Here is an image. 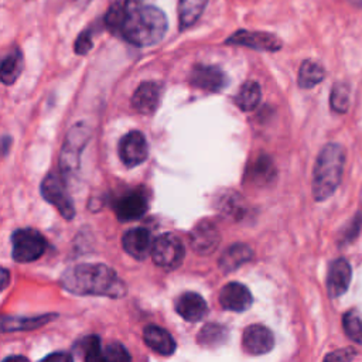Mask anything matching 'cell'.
<instances>
[{"label":"cell","instance_id":"8992f818","mask_svg":"<svg viewBox=\"0 0 362 362\" xmlns=\"http://www.w3.org/2000/svg\"><path fill=\"white\" fill-rule=\"evenodd\" d=\"M40 189H41L42 198L47 202L52 204L65 219L74 218V215H75L74 201L69 197L65 182L59 174H57V173L47 174L41 182Z\"/></svg>","mask_w":362,"mask_h":362},{"label":"cell","instance_id":"836d02e7","mask_svg":"<svg viewBox=\"0 0 362 362\" xmlns=\"http://www.w3.org/2000/svg\"><path fill=\"white\" fill-rule=\"evenodd\" d=\"M93 47V42H92V31L89 28H86L85 31H82L76 41H75V45H74V49L78 55H85L90 51V48Z\"/></svg>","mask_w":362,"mask_h":362},{"label":"cell","instance_id":"8d00e7d4","mask_svg":"<svg viewBox=\"0 0 362 362\" xmlns=\"http://www.w3.org/2000/svg\"><path fill=\"white\" fill-rule=\"evenodd\" d=\"M148 0H126L124 3L127 6H139V4H147Z\"/></svg>","mask_w":362,"mask_h":362},{"label":"cell","instance_id":"6da1fadb","mask_svg":"<svg viewBox=\"0 0 362 362\" xmlns=\"http://www.w3.org/2000/svg\"><path fill=\"white\" fill-rule=\"evenodd\" d=\"M61 284L78 296H126V284L116 272L100 263H79L66 269L61 276Z\"/></svg>","mask_w":362,"mask_h":362},{"label":"cell","instance_id":"ac0fdd59","mask_svg":"<svg viewBox=\"0 0 362 362\" xmlns=\"http://www.w3.org/2000/svg\"><path fill=\"white\" fill-rule=\"evenodd\" d=\"M175 311L189 322H197L201 321L206 313H208V305L204 297H201L198 293H184L181 294L177 301H175Z\"/></svg>","mask_w":362,"mask_h":362},{"label":"cell","instance_id":"ba28073f","mask_svg":"<svg viewBox=\"0 0 362 362\" xmlns=\"http://www.w3.org/2000/svg\"><path fill=\"white\" fill-rule=\"evenodd\" d=\"M229 45H240L247 47L257 51H269L274 52L283 47V42L279 37L272 33L264 31H249V30H238L230 37L225 40Z\"/></svg>","mask_w":362,"mask_h":362},{"label":"cell","instance_id":"83f0119b","mask_svg":"<svg viewBox=\"0 0 362 362\" xmlns=\"http://www.w3.org/2000/svg\"><path fill=\"white\" fill-rule=\"evenodd\" d=\"M325 76L324 68L315 61H304L298 71V85L303 89H310L320 83Z\"/></svg>","mask_w":362,"mask_h":362},{"label":"cell","instance_id":"4316f807","mask_svg":"<svg viewBox=\"0 0 362 362\" xmlns=\"http://www.w3.org/2000/svg\"><path fill=\"white\" fill-rule=\"evenodd\" d=\"M226 338H228V329L223 325L215 324V322L204 325V328L199 331L197 337L198 344L205 348H216L222 345L226 341Z\"/></svg>","mask_w":362,"mask_h":362},{"label":"cell","instance_id":"f35d334b","mask_svg":"<svg viewBox=\"0 0 362 362\" xmlns=\"http://www.w3.org/2000/svg\"><path fill=\"white\" fill-rule=\"evenodd\" d=\"M4 361H6V362H7V361H27V358H24V356H8V358H6Z\"/></svg>","mask_w":362,"mask_h":362},{"label":"cell","instance_id":"44dd1931","mask_svg":"<svg viewBox=\"0 0 362 362\" xmlns=\"http://www.w3.org/2000/svg\"><path fill=\"white\" fill-rule=\"evenodd\" d=\"M276 175V168L274 164L272 161V158L269 156H259L256 158V161L250 165V168H247V177L249 181H252L256 185H266L270 181H273Z\"/></svg>","mask_w":362,"mask_h":362},{"label":"cell","instance_id":"484cf974","mask_svg":"<svg viewBox=\"0 0 362 362\" xmlns=\"http://www.w3.org/2000/svg\"><path fill=\"white\" fill-rule=\"evenodd\" d=\"M75 355L86 362H102L103 361V351L100 346V339L98 335H89L81 339L75 345Z\"/></svg>","mask_w":362,"mask_h":362},{"label":"cell","instance_id":"ffe728a7","mask_svg":"<svg viewBox=\"0 0 362 362\" xmlns=\"http://www.w3.org/2000/svg\"><path fill=\"white\" fill-rule=\"evenodd\" d=\"M253 256L252 249L245 243H235L229 246L219 259V267L225 272H233L240 267L243 263L249 262Z\"/></svg>","mask_w":362,"mask_h":362},{"label":"cell","instance_id":"603a6c76","mask_svg":"<svg viewBox=\"0 0 362 362\" xmlns=\"http://www.w3.org/2000/svg\"><path fill=\"white\" fill-rule=\"evenodd\" d=\"M23 68H24L23 54L18 48H14L1 61V69H0L1 82L4 85L14 83L16 79L20 76Z\"/></svg>","mask_w":362,"mask_h":362},{"label":"cell","instance_id":"30bf717a","mask_svg":"<svg viewBox=\"0 0 362 362\" xmlns=\"http://www.w3.org/2000/svg\"><path fill=\"white\" fill-rule=\"evenodd\" d=\"M189 82L192 86L206 92H221L228 83V76L219 66L198 64L191 69Z\"/></svg>","mask_w":362,"mask_h":362},{"label":"cell","instance_id":"74e56055","mask_svg":"<svg viewBox=\"0 0 362 362\" xmlns=\"http://www.w3.org/2000/svg\"><path fill=\"white\" fill-rule=\"evenodd\" d=\"M1 274H3V288H6L7 284H8V272H7V269H3Z\"/></svg>","mask_w":362,"mask_h":362},{"label":"cell","instance_id":"f1b7e54d","mask_svg":"<svg viewBox=\"0 0 362 362\" xmlns=\"http://www.w3.org/2000/svg\"><path fill=\"white\" fill-rule=\"evenodd\" d=\"M349 102H351L349 86L346 83H342V82L335 83L332 86L331 96H329L331 109L337 113H345L349 107Z\"/></svg>","mask_w":362,"mask_h":362},{"label":"cell","instance_id":"e575fe53","mask_svg":"<svg viewBox=\"0 0 362 362\" xmlns=\"http://www.w3.org/2000/svg\"><path fill=\"white\" fill-rule=\"evenodd\" d=\"M354 351L352 349H341V351H335L329 355L325 356L327 361H348V359H352L354 358Z\"/></svg>","mask_w":362,"mask_h":362},{"label":"cell","instance_id":"d6a6232c","mask_svg":"<svg viewBox=\"0 0 362 362\" xmlns=\"http://www.w3.org/2000/svg\"><path fill=\"white\" fill-rule=\"evenodd\" d=\"M130 359L132 356L120 342H112L103 349V362H124Z\"/></svg>","mask_w":362,"mask_h":362},{"label":"cell","instance_id":"e0dca14e","mask_svg":"<svg viewBox=\"0 0 362 362\" xmlns=\"http://www.w3.org/2000/svg\"><path fill=\"white\" fill-rule=\"evenodd\" d=\"M351 277H352V270L349 263L345 259L334 260L328 269V276H327L328 294L332 298L342 296L349 287Z\"/></svg>","mask_w":362,"mask_h":362},{"label":"cell","instance_id":"d6986e66","mask_svg":"<svg viewBox=\"0 0 362 362\" xmlns=\"http://www.w3.org/2000/svg\"><path fill=\"white\" fill-rule=\"evenodd\" d=\"M143 338L150 349L163 356L174 354L177 346L171 334L158 325H147L143 331Z\"/></svg>","mask_w":362,"mask_h":362},{"label":"cell","instance_id":"2e32d148","mask_svg":"<svg viewBox=\"0 0 362 362\" xmlns=\"http://www.w3.org/2000/svg\"><path fill=\"white\" fill-rule=\"evenodd\" d=\"M161 86L157 82H141L132 96L133 107L141 115H153L158 106Z\"/></svg>","mask_w":362,"mask_h":362},{"label":"cell","instance_id":"3957f363","mask_svg":"<svg viewBox=\"0 0 362 362\" xmlns=\"http://www.w3.org/2000/svg\"><path fill=\"white\" fill-rule=\"evenodd\" d=\"M345 163L344 148L337 143H329L320 151L313 173V195L315 201L329 198L338 188Z\"/></svg>","mask_w":362,"mask_h":362},{"label":"cell","instance_id":"7c38bea8","mask_svg":"<svg viewBox=\"0 0 362 362\" xmlns=\"http://www.w3.org/2000/svg\"><path fill=\"white\" fill-rule=\"evenodd\" d=\"M242 346L250 355H263L274 346V337L267 327L252 324L243 331Z\"/></svg>","mask_w":362,"mask_h":362},{"label":"cell","instance_id":"4dcf8cb0","mask_svg":"<svg viewBox=\"0 0 362 362\" xmlns=\"http://www.w3.org/2000/svg\"><path fill=\"white\" fill-rule=\"evenodd\" d=\"M124 14H126V6L124 3L116 1L110 6V8L107 10V13L105 14L103 23L106 25V28H109L112 33L119 34V30L122 27V23L124 20Z\"/></svg>","mask_w":362,"mask_h":362},{"label":"cell","instance_id":"1f68e13d","mask_svg":"<svg viewBox=\"0 0 362 362\" xmlns=\"http://www.w3.org/2000/svg\"><path fill=\"white\" fill-rule=\"evenodd\" d=\"M219 208L225 215L233 216L238 219V216L243 214V199L239 195L232 192L225 194L219 201Z\"/></svg>","mask_w":362,"mask_h":362},{"label":"cell","instance_id":"9c48e42d","mask_svg":"<svg viewBox=\"0 0 362 362\" xmlns=\"http://www.w3.org/2000/svg\"><path fill=\"white\" fill-rule=\"evenodd\" d=\"M148 156V147L146 137L139 130H132L124 134L119 141V157L127 167H136L146 161Z\"/></svg>","mask_w":362,"mask_h":362},{"label":"cell","instance_id":"5bb4252c","mask_svg":"<svg viewBox=\"0 0 362 362\" xmlns=\"http://www.w3.org/2000/svg\"><path fill=\"white\" fill-rule=\"evenodd\" d=\"M219 303L225 310L242 313L252 305L253 297L245 284L232 281L222 287L219 293Z\"/></svg>","mask_w":362,"mask_h":362},{"label":"cell","instance_id":"8fae6325","mask_svg":"<svg viewBox=\"0 0 362 362\" xmlns=\"http://www.w3.org/2000/svg\"><path fill=\"white\" fill-rule=\"evenodd\" d=\"M148 208L147 197L139 191H129L117 197L113 202V211L119 221L129 222L141 218Z\"/></svg>","mask_w":362,"mask_h":362},{"label":"cell","instance_id":"9a60e30c","mask_svg":"<svg viewBox=\"0 0 362 362\" xmlns=\"http://www.w3.org/2000/svg\"><path fill=\"white\" fill-rule=\"evenodd\" d=\"M122 246L127 255L137 260H144L151 255V236L146 228H132L123 233Z\"/></svg>","mask_w":362,"mask_h":362},{"label":"cell","instance_id":"d4e9b609","mask_svg":"<svg viewBox=\"0 0 362 362\" xmlns=\"http://www.w3.org/2000/svg\"><path fill=\"white\" fill-rule=\"evenodd\" d=\"M260 98H262V92H260L259 83L255 81H247L242 85L239 93L236 95L235 103L240 110L250 112L256 109V106L260 102Z\"/></svg>","mask_w":362,"mask_h":362},{"label":"cell","instance_id":"5b68a950","mask_svg":"<svg viewBox=\"0 0 362 362\" xmlns=\"http://www.w3.org/2000/svg\"><path fill=\"white\" fill-rule=\"evenodd\" d=\"M11 256L17 263H28L41 257L45 252L47 242L44 236L33 228H21L11 235Z\"/></svg>","mask_w":362,"mask_h":362},{"label":"cell","instance_id":"f546056e","mask_svg":"<svg viewBox=\"0 0 362 362\" xmlns=\"http://www.w3.org/2000/svg\"><path fill=\"white\" fill-rule=\"evenodd\" d=\"M342 325L348 338L356 344H362V315L358 311H346L342 317Z\"/></svg>","mask_w":362,"mask_h":362},{"label":"cell","instance_id":"cb8c5ba5","mask_svg":"<svg viewBox=\"0 0 362 362\" xmlns=\"http://www.w3.org/2000/svg\"><path fill=\"white\" fill-rule=\"evenodd\" d=\"M54 314L38 315V317H24V318H14V317H3L1 318V329L6 331H21V329H35L51 320H54Z\"/></svg>","mask_w":362,"mask_h":362},{"label":"cell","instance_id":"7402d4cb","mask_svg":"<svg viewBox=\"0 0 362 362\" xmlns=\"http://www.w3.org/2000/svg\"><path fill=\"white\" fill-rule=\"evenodd\" d=\"M208 0H180L178 1V21L180 28L185 30L194 25L204 13Z\"/></svg>","mask_w":362,"mask_h":362},{"label":"cell","instance_id":"52a82bcc","mask_svg":"<svg viewBox=\"0 0 362 362\" xmlns=\"http://www.w3.org/2000/svg\"><path fill=\"white\" fill-rule=\"evenodd\" d=\"M184 255L185 252L181 240L173 233H163L153 242V262L165 270L177 269L182 263Z\"/></svg>","mask_w":362,"mask_h":362},{"label":"cell","instance_id":"7a4b0ae2","mask_svg":"<svg viewBox=\"0 0 362 362\" xmlns=\"http://www.w3.org/2000/svg\"><path fill=\"white\" fill-rule=\"evenodd\" d=\"M126 6L124 20L119 34L132 45L151 47L163 40L168 21L164 11L150 4Z\"/></svg>","mask_w":362,"mask_h":362},{"label":"cell","instance_id":"d590c367","mask_svg":"<svg viewBox=\"0 0 362 362\" xmlns=\"http://www.w3.org/2000/svg\"><path fill=\"white\" fill-rule=\"evenodd\" d=\"M45 361H72L74 356L71 354H66V352H54V354H49L44 358Z\"/></svg>","mask_w":362,"mask_h":362},{"label":"cell","instance_id":"277c9868","mask_svg":"<svg viewBox=\"0 0 362 362\" xmlns=\"http://www.w3.org/2000/svg\"><path fill=\"white\" fill-rule=\"evenodd\" d=\"M89 137L90 132L85 123H76L69 129L59 156V170L64 175H71L79 168L81 153Z\"/></svg>","mask_w":362,"mask_h":362},{"label":"cell","instance_id":"4fadbf2b","mask_svg":"<svg viewBox=\"0 0 362 362\" xmlns=\"http://www.w3.org/2000/svg\"><path fill=\"white\" fill-rule=\"evenodd\" d=\"M219 232L211 221H201L189 233V245L198 255H209L219 245Z\"/></svg>","mask_w":362,"mask_h":362}]
</instances>
